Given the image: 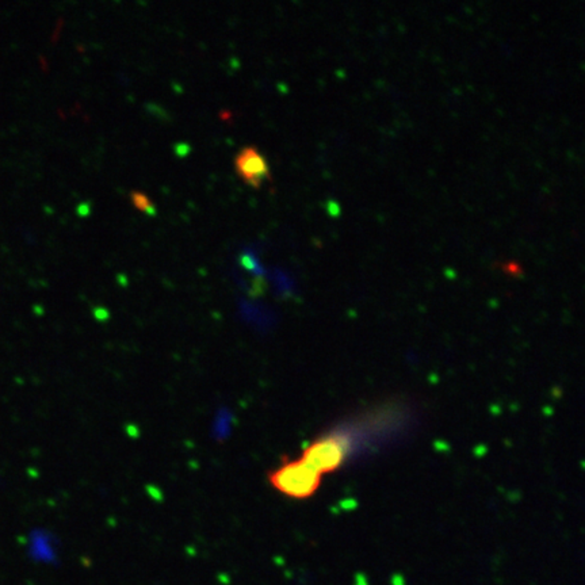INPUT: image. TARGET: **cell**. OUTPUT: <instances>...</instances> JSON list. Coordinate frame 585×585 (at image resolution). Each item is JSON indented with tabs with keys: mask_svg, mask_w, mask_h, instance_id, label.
<instances>
[{
	"mask_svg": "<svg viewBox=\"0 0 585 585\" xmlns=\"http://www.w3.org/2000/svg\"><path fill=\"white\" fill-rule=\"evenodd\" d=\"M270 481L275 489L289 497L308 498L320 487L321 474L298 459L282 465L270 475Z\"/></svg>",
	"mask_w": 585,
	"mask_h": 585,
	"instance_id": "1",
	"label": "cell"
},
{
	"mask_svg": "<svg viewBox=\"0 0 585 585\" xmlns=\"http://www.w3.org/2000/svg\"><path fill=\"white\" fill-rule=\"evenodd\" d=\"M351 448L347 435H328L313 442L304 450L302 461L318 474L331 473L341 466Z\"/></svg>",
	"mask_w": 585,
	"mask_h": 585,
	"instance_id": "2",
	"label": "cell"
},
{
	"mask_svg": "<svg viewBox=\"0 0 585 585\" xmlns=\"http://www.w3.org/2000/svg\"><path fill=\"white\" fill-rule=\"evenodd\" d=\"M234 168L248 186L260 189L265 180H271V171L264 156L255 146H245L234 157Z\"/></svg>",
	"mask_w": 585,
	"mask_h": 585,
	"instance_id": "3",
	"label": "cell"
},
{
	"mask_svg": "<svg viewBox=\"0 0 585 585\" xmlns=\"http://www.w3.org/2000/svg\"><path fill=\"white\" fill-rule=\"evenodd\" d=\"M131 202L137 210L143 211V213L148 214H154V207L152 205V202L144 193H131Z\"/></svg>",
	"mask_w": 585,
	"mask_h": 585,
	"instance_id": "4",
	"label": "cell"
},
{
	"mask_svg": "<svg viewBox=\"0 0 585 585\" xmlns=\"http://www.w3.org/2000/svg\"><path fill=\"white\" fill-rule=\"evenodd\" d=\"M77 213H79L82 217H86V216L90 213V206L86 205V203H82V205L77 207Z\"/></svg>",
	"mask_w": 585,
	"mask_h": 585,
	"instance_id": "5",
	"label": "cell"
}]
</instances>
